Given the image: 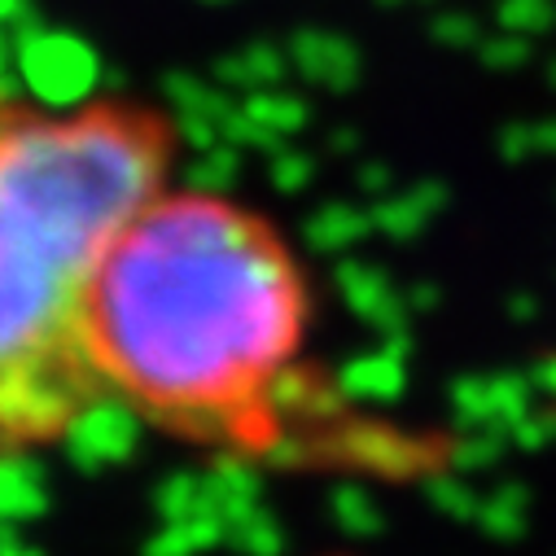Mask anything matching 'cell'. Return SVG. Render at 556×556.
Returning a JSON list of instances; mask_svg holds the SVG:
<instances>
[{"mask_svg":"<svg viewBox=\"0 0 556 556\" xmlns=\"http://www.w3.org/2000/svg\"><path fill=\"white\" fill-rule=\"evenodd\" d=\"M526 53H530L526 36H513V31L495 36L491 45H482V58H486L491 66H517V62H526Z\"/></svg>","mask_w":556,"mask_h":556,"instance_id":"obj_5","label":"cell"},{"mask_svg":"<svg viewBox=\"0 0 556 556\" xmlns=\"http://www.w3.org/2000/svg\"><path fill=\"white\" fill-rule=\"evenodd\" d=\"M556 23V0H500V27L513 36H543Z\"/></svg>","mask_w":556,"mask_h":556,"instance_id":"obj_4","label":"cell"},{"mask_svg":"<svg viewBox=\"0 0 556 556\" xmlns=\"http://www.w3.org/2000/svg\"><path fill=\"white\" fill-rule=\"evenodd\" d=\"M167 167L172 127L146 105L0 92V452L53 447L105 403L88 290L114 237L167 193Z\"/></svg>","mask_w":556,"mask_h":556,"instance_id":"obj_2","label":"cell"},{"mask_svg":"<svg viewBox=\"0 0 556 556\" xmlns=\"http://www.w3.org/2000/svg\"><path fill=\"white\" fill-rule=\"evenodd\" d=\"M303 329L307 290L286 241L215 193H159L88 290L105 399L198 443L267 439Z\"/></svg>","mask_w":556,"mask_h":556,"instance_id":"obj_1","label":"cell"},{"mask_svg":"<svg viewBox=\"0 0 556 556\" xmlns=\"http://www.w3.org/2000/svg\"><path fill=\"white\" fill-rule=\"evenodd\" d=\"M290 53H294L299 71H303L307 79H316V84H333V88H342V84H351L355 71H359V58H355V49H351L346 36L303 31V36H294Z\"/></svg>","mask_w":556,"mask_h":556,"instance_id":"obj_3","label":"cell"},{"mask_svg":"<svg viewBox=\"0 0 556 556\" xmlns=\"http://www.w3.org/2000/svg\"><path fill=\"white\" fill-rule=\"evenodd\" d=\"M377 5H386V10H390V5H403V0H377Z\"/></svg>","mask_w":556,"mask_h":556,"instance_id":"obj_7","label":"cell"},{"mask_svg":"<svg viewBox=\"0 0 556 556\" xmlns=\"http://www.w3.org/2000/svg\"><path fill=\"white\" fill-rule=\"evenodd\" d=\"M434 36L443 45H452V49H465V45L478 40V23L465 18V14H443V18H434Z\"/></svg>","mask_w":556,"mask_h":556,"instance_id":"obj_6","label":"cell"}]
</instances>
